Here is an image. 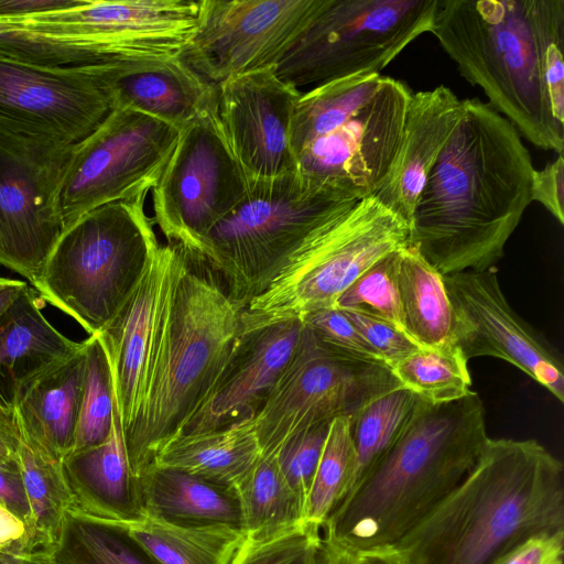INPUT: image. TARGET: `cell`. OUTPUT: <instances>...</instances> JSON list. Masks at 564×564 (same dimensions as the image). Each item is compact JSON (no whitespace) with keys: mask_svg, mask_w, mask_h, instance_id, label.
Listing matches in <instances>:
<instances>
[{"mask_svg":"<svg viewBox=\"0 0 564 564\" xmlns=\"http://www.w3.org/2000/svg\"><path fill=\"white\" fill-rule=\"evenodd\" d=\"M534 170L510 121L478 98L463 99L415 203L408 246L442 275L494 269L532 203Z\"/></svg>","mask_w":564,"mask_h":564,"instance_id":"obj_1","label":"cell"},{"mask_svg":"<svg viewBox=\"0 0 564 564\" xmlns=\"http://www.w3.org/2000/svg\"><path fill=\"white\" fill-rule=\"evenodd\" d=\"M431 33L533 145L564 151V0H438Z\"/></svg>","mask_w":564,"mask_h":564,"instance_id":"obj_2","label":"cell"},{"mask_svg":"<svg viewBox=\"0 0 564 564\" xmlns=\"http://www.w3.org/2000/svg\"><path fill=\"white\" fill-rule=\"evenodd\" d=\"M489 438L477 392L441 404L421 399L322 533L357 554L392 549L460 484Z\"/></svg>","mask_w":564,"mask_h":564,"instance_id":"obj_3","label":"cell"},{"mask_svg":"<svg viewBox=\"0 0 564 564\" xmlns=\"http://www.w3.org/2000/svg\"><path fill=\"white\" fill-rule=\"evenodd\" d=\"M564 530V467L535 440L489 438L460 484L392 549L415 564H495Z\"/></svg>","mask_w":564,"mask_h":564,"instance_id":"obj_4","label":"cell"},{"mask_svg":"<svg viewBox=\"0 0 564 564\" xmlns=\"http://www.w3.org/2000/svg\"><path fill=\"white\" fill-rule=\"evenodd\" d=\"M184 250L145 402L123 434L137 477L197 411L242 329L245 307L227 294L202 256Z\"/></svg>","mask_w":564,"mask_h":564,"instance_id":"obj_5","label":"cell"},{"mask_svg":"<svg viewBox=\"0 0 564 564\" xmlns=\"http://www.w3.org/2000/svg\"><path fill=\"white\" fill-rule=\"evenodd\" d=\"M411 89L359 73L302 93L291 142L296 172L344 198L373 196L399 149Z\"/></svg>","mask_w":564,"mask_h":564,"instance_id":"obj_6","label":"cell"},{"mask_svg":"<svg viewBox=\"0 0 564 564\" xmlns=\"http://www.w3.org/2000/svg\"><path fill=\"white\" fill-rule=\"evenodd\" d=\"M147 195L102 205L76 219L31 283L44 302L89 336L111 323L160 246L144 212Z\"/></svg>","mask_w":564,"mask_h":564,"instance_id":"obj_7","label":"cell"},{"mask_svg":"<svg viewBox=\"0 0 564 564\" xmlns=\"http://www.w3.org/2000/svg\"><path fill=\"white\" fill-rule=\"evenodd\" d=\"M357 202L296 171L250 182L246 199L209 234L203 258L227 294L246 307L312 235Z\"/></svg>","mask_w":564,"mask_h":564,"instance_id":"obj_8","label":"cell"},{"mask_svg":"<svg viewBox=\"0 0 564 564\" xmlns=\"http://www.w3.org/2000/svg\"><path fill=\"white\" fill-rule=\"evenodd\" d=\"M409 224L369 196L335 218L290 258L243 310L247 323L281 321L335 307L368 268L408 246Z\"/></svg>","mask_w":564,"mask_h":564,"instance_id":"obj_9","label":"cell"},{"mask_svg":"<svg viewBox=\"0 0 564 564\" xmlns=\"http://www.w3.org/2000/svg\"><path fill=\"white\" fill-rule=\"evenodd\" d=\"M438 0H329L276 66L300 89L359 73H380L431 33Z\"/></svg>","mask_w":564,"mask_h":564,"instance_id":"obj_10","label":"cell"},{"mask_svg":"<svg viewBox=\"0 0 564 564\" xmlns=\"http://www.w3.org/2000/svg\"><path fill=\"white\" fill-rule=\"evenodd\" d=\"M75 144L0 122V264L30 283L65 230L61 189Z\"/></svg>","mask_w":564,"mask_h":564,"instance_id":"obj_11","label":"cell"},{"mask_svg":"<svg viewBox=\"0 0 564 564\" xmlns=\"http://www.w3.org/2000/svg\"><path fill=\"white\" fill-rule=\"evenodd\" d=\"M400 387L388 366L335 350L304 325L295 352L253 419L260 453L276 455L301 431L351 416Z\"/></svg>","mask_w":564,"mask_h":564,"instance_id":"obj_12","label":"cell"},{"mask_svg":"<svg viewBox=\"0 0 564 564\" xmlns=\"http://www.w3.org/2000/svg\"><path fill=\"white\" fill-rule=\"evenodd\" d=\"M217 108L218 104L180 131L152 188L153 220L167 242L202 257L212 230L250 189L224 134Z\"/></svg>","mask_w":564,"mask_h":564,"instance_id":"obj_13","label":"cell"},{"mask_svg":"<svg viewBox=\"0 0 564 564\" xmlns=\"http://www.w3.org/2000/svg\"><path fill=\"white\" fill-rule=\"evenodd\" d=\"M180 131L139 111L115 108L75 144L61 189L65 228L102 205L149 193Z\"/></svg>","mask_w":564,"mask_h":564,"instance_id":"obj_14","label":"cell"},{"mask_svg":"<svg viewBox=\"0 0 564 564\" xmlns=\"http://www.w3.org/2000/svg\"><path fill=\"white\" fill-rule=\"evenodd\" d=\"M329 0H202L197 28L178 57L218 85L276 67Z\"/></svg>","mask_w":564,"mask_h":564,"instance_id":"obj_15","label":"cell"},{"mask_svg":"<svg viewBox=\"0 0 564 564\" xmlns=\"http://www.w3.org/2000/svg\"><path fill=\"white\" fill-rule=\"evenodd\" d=\"M132 63L46 66L0 55V122L78 143L115 109L113 83Z\"/></svg>","mask_w":564,"mask_h":564,"instance_id":"obj_16","label":"cell"},{"mask_svg":"<svg viewBox=\"0 0 564 564\" xmlns=\"http://www.w3.org/2000/svg\"><path fill=\"white\" fill-rule=\"evenodd\" d=\"M443 278L454 315V345L465 358L506 360L563 403L562 356L512 310L497 272L465 271Z\"/></svg>","mask_w":564,"mask_h":564,"instance_id":"obj_17","label":"cell"},{"mask_svg":"<svg viewBox=\"0 0 564 564\" xmlns=\"http://www.w3.org/2000/svg\"><path fill=\"white\" fill-rule=\"evenodd\" d=\"M185 262L177 243L160 245L132 294L97 334L109 362L123 434L142 410L155 367L172 294Z\"/></svg>","mask_w":564,"mask_h":564,"instance_id":"obj_18","label":"cell"},{"mask_svg":"<svg viewBox=\"0 0 564 564\" xmlns=\"http://www.w3.org/2000/svg\"><path fill=\"white\" fill-rule=\"evenodd\" d=\"M202 0H76L66 9L10 22L99 40L130 62L178 56L194 34Z\"/></svg>","mask_w":564,"mask_h":564,"instance_id":"obj_19","label":"cell"},{"mask_svg":"<svg viewBox=\"0 0 564 564\" xmlns=\"http://www.w3.org/2000/svg\"><path fill=\"white\" fill-rule=\"evenodd\" d=\"M217 90L221 129L249 182L296 171L291 133L302 91L280 78L276 67L229 78Z\"/></svg>","mask_w":564,"mask_h":564,"instance_id":"obj_20","label":"cell"},{"mask_svg":"<svg viewBox=\"0 0 564 564\" xmlns=\"http://www.w3.org/2000/svg\"><path fill=\"white\" fill-rule=\"evenodd\" d=\"M303 329L301 317L242 321L241 333L218 379L177 436L254 419L295 352Z\"/></svg>","mask_w":564,"mask_h":564,"instance_id":"obj_21","label":"cell"},{"mask_svg":"<svg viewBox=\"0 0 564 564\" xmlns=\"http://www.w3.org/2000/svg\"><path fill=\"white\" fill-rule=\"evenodd\" d=\"M463 112V99L444 85L413 93L399 149L373 194L408 224L427 176Z\"/></svg>","mask_w":564,"mask_h":564,"instance_id":"obj_22","label":"cell"},{"mask_svg":"<svg viewBox=\"0 0 564 564\" xmlns=\"http://www.w3.org/2000/svg\"><path fill=\"white\" fill-rule=\"evenodd\" d=\"M87 341L28 381L14 412L22 441L33 451L61 462L72 452L84 393Z\"/></svg>","mask_w":564,"mask_h":564,"instance_id":"obj_23","label":"cell"},{"mask_svg":"<svg viewBox=\"0 0 564 564\" xmlns=\"http://www.w3.org/2000/svg\"><path fill=\"white\" fill-rule=\"evenodd\" d=\"M61 463L75 510L120 524L145 518L139 478L129 465L115 395L107 440L97 446L70 452Z\"/></svg>","mask_w":564,"mask_h":564,"instance_id":"obj_24","label":"cell"},{"mask_svg":"<svg viewBox=\"0 0 564 564\" xmlns=\"http://www.w3.org/2000/svg\"><path fill=\"white\" fill-rule=\"evenodd\" d=\"M112 91L115 108L139 111L178 131L218 104L217 85L178 56L130 64Z\"/></svg>","mask_w":564,"mask_h":564,"instance_id":"obj_25","label":"cell"},{"mask_svg":"<svg viewBox=\"0 0 564 564\" xmlns=\"http://www.w3.org/2000/svg\"><path fill=\"white\" fill-rule=\"evenodd\" d=\"M43 300L28 286L0 314V406L14 410L21 388L58 360L78 350L43 315Z\"/></svg>","mask_w":564,"mask_h":564,"instance_id":"obj_26","label":"cell"},{"mask_svg":"<svg viewBox=\"0 0 564 564\" xmlns=\"http://www.w3.org/2000/svg\"><path fill=\"white\" fill-rule=\"evenodd\" d=\"M138 478L147 514L174 522L226 523L241 530L234 488L155 464Z\"/></svg>","mask_w":564,"mask_h":564,"instance_id":"obj_27","label":"cell"},{"mask_svg":"<svg viewBox=\"0 0 564 564\" xmlns=\"http://www.w3.org/2000/svg\"><path fill=\"white\" fill-rule=\"evenodd\" d=\"M253 419L169 441L152 464L174 468L230 488L260 457Z\"/></svg>","mask_w":564,"mask_h":564,"instance_id":"obj_28","label":"cell"},{"mask_svg":"<svg viewBox=\"0 0 564 564\" xmlns=\"http://www.w3.org/2000/svg\"><path fill=\"white\" fill-rule=\"evenodd\" d=\"M131 538L156 564H230L245 540L226 523H187L147 514L123 524Z\"/></svg>","mask_w":564,"mask_h":564,"instance_id":"obj_29","label":"cell"},{"mask_svg":"<svg viewBox=\"0 0 564 564\" xmlns=\"http://www.w3.org/2000/svg\"><path fill=\"white\" fill-rule=\"evenodd\" d=\"M395 276L408 334L421 347L454 345V315L443 275L415 249L397 252Z\"/></svg>","mask_w":564,"mask_h":564,"instance_id":"obj_30","label":"cell"},{"mask_svg":"<svg viewBox=\"0 0 564 564\" xmlns=\"http://www.w3.org/2000/svg\"><path fill=\"white\" fill-rule=\"evenodd\" d=\"M31 519L18 554L54 550L74 500L62 463L31 449L21 438L18 452Z\"/></svg>","mask_w":564,"mask_h":564,"instance_id":"obj_31","label":"cell"},{"mask_svg":"<svg viewBox=\"0 0 564 564\" xmlns=\"http://www.w3.org/2000/svg\"><path fill=\"white\" fill-rule=\"evenodd\" d=\"M235 491L246 539H271L305 522L303 503L283 477L276 455H260Z\"/></svg>","mask_w":564,"mask_h":564,"instance_id":"obj_32","label":"cell"},{"mask_svg":"<svg viewBox=\"0 0 564 564\" xmlns=\"http://www.w3.org/2000/svg\"><path fill=\"white\" fill-rule=\"evenodd\" d=\"M56 564H156L123 524L88 517L70 508L50 554Z\"/></svg>","mask_w":564,"mask_h":564,"instance_id":"obj_33","label":"cell"},{"mask_svg":"<svg viewBox=\"0 0 564 564\" xmlns=\"http://www.w3.org/2000/svg\"><path fill=\"white\" fill-rule=\"evenodd\" d=\"M0 55L46 66L129 63L97 39L32 30L0 21Z\"/></svg>","mask_w":564,"mask_h":564,"instance_id":"obj_34","label":"cell"},{"mask_svg":"<svg viewBox=\"0 0 564 564\" xmlns=\"http://www.w3.org/2000/svg\"><path fill=\"white\" fill-rule=\"evenodd\" d=\"M357 453L350 417L332 420L322 455L305 501L304 521L323 528L355 484Z\"/></svg>","mask_w":564,"mask_h":564,"instance_id":"obj_35","label":"cell"},{"mask_svg":"<svg viewBox=\"0 0 564 564\" xmlns=\"http://www.w3.org/2000/svg\"><path fill=\"white\" fill-rule=\"evenodd\" d=\"M467 365L456 346L421 347L390 369L403 388L425 402L441 404L473 391Z\"/></svg>","mask_w":564,"mask_h":564,"instance_id":"obj_36","label":"cell"},{"mask_svg":"<svg viewBox=\"0 0 564 564\" xmlns=\"http://www.w3.org/2000/svg\"><path fill=\"white\" fill-rule=\"evenodd\" d=\"M420 400L421 398L414 392L400 387L372 399L349 416L351 437L357 453V474L354 486L392 445Z\"/></svg>","mask_w":564,"mask_h":564,"instance_id":"obj_37","label":"cell"},{"mask_svg":"<svg viewBox=\"0 0 564 564\" xmlns=\"http://www.w3.org/2000/svg\"><path fill=\"white\" fill-rule=\"evenodd\" d=\"M86 341L85 386L72 452L104 443L112 424L113 390L107 355L97 335Z\"/></svg>","mask_w":564,"mask_h":564,"instance_id":"obj_38","label":"cell"},{"mask_svg":"<svg viewBox=\"0 0 564 564\" xmlns=\"http://www.w3.org/2000/svg\"><path fill=\"white\" fill-rule=\"evenodd\" d=\"M398 251L386 256L362 272L340 294L335 307L369 312L392 323L400 330L408 334L395 276Z\"/></svg>","mask_w":564,"mask_h":564,"instance_id":"obj_39","label":"cell"},{"mask_svg":"<svg viewBox=\"0 0 564 564\" xmlns=\"http://www.w3.org/2000/svg\"><path fill=\"white\" fill-rule=\"evenodd\" d=\"M322 528L303 522L271 539H246L230 564H313Z\"/></svg>","mask_w":564,"mask_h":564,"instance_id":"obj_40","label":"cell"},{"mask_svg":"<svg viewBox=\"0 0 564 564\" xmlns=\"http://www.w3.org/2000/svg\"><path fill=\"white\" fill-rule=\"evenodd\" d=\"M330 422H322L301 431L288 440L276 453L279 468L303 507L322 455Z\"/></svg>","mask_w":564,"mask_h":564,"instance_id":"obj_41","label":"cell"},{"mask_svg":"<svg viewBox=\"0 0 564 564\" xmlns=\"http://www.w3.org/2000/svg\"><path fill=\"white\" fill-rule=\"evenodd\" d=\"M301 318L312 334L330 348L358 359L386 365L339 308L317 310Z\"/></svg>","mask_w":564,"mask_h":564,"instance_id":"obj_42","label":"cell"},{"mask_svg":"<svg viewBox=\"0 0 564 564\" xmlns=\"http://www.w3.org/2000/svg\"><path fill=\"white\" fill-rule=\"evenodd\" d=\"M340 311L389 368L421 348L408 334L377 315L355 308Z\"/></svg>","mask_w":564,"mask_h":564,"instance_id":"obj_43","label":"cell"},{"mask_svg":"<svg viewBox=\"0 0 564 564\" xmlns=\"http://www.w3.org/2000/svg\"><path fill=\"white\" fill-rule=\"evenodd\" d=\"M564 530L533 534L500 556L495 564H563Z\"/></svg>","mask_w":564,"mask_h":564,"instance_id":"obj_44","label":"cell"},{"mask_svg":"<svg viewBox=\"0 0 564 564\" xmlns=\"http://www.w3.org/2000/svg\"><path fill=\"white\" fill-rule=\"evenodd\" d=\"M532 202L536 200L564 225V158L563 153L542 170H534L531 187Z\"/></svg>","mask_w":564,"mask_h":564,"instance_id":"obj_45","label":"cell"},{"mask_svg":"<svg viewBox=\"0 0 564 564\" xmlns=\"http://www.w3.org/2000/svg\"><path fill=\"white\" fill-rule=\"evenodd\" d=\"M0 505L14 513L28 527L31 519V510L19 460L0 464Z\"/></svg>","mask_w":564,"mask_h":564,"instance_id":"obj_46","label":"cell"},{"mask_svg":"<svg viewBox=\"0 0 564 564\" xmlns=\"http://www.w3.org/2000/svg\"><path fill=\"white\" fill-rule=\"evenodd\" d=\"M76 0H0V21L13 22L33 14L72 7Z\"/></svg>","mask_w":564,"mask_h":564,"instance_id":"obj_47","label":"cell"},{"mask_svg":"<svg viewBox=\"0 0 564 564\" xmlns=\"http://www.w3.org/2000/svg\"><path fill=\"white\" fill-rule=\"evenodd\" d=\"M21 433L14 410L0 406V464L18 462Z\"/></svg>","mask_w":564,"mask_h":564,"instance_id":"obj_48","label":"cell"},{"mask_svg":"<svg viewBox=\"0 0 564 564\" xmlns=\"http://www.w3.org/2000/svg\"><path fill=\"white\" fill-rule=\"evenodd\" d=\"M25 532V523L0 505V552L18 554Z\"/></svg>","mask_w":564,"mask_h":564,"instance_id":"obj_49","label":"cell"},{"mask_svg":"<svg viewBox=\"0 0 564 564\" xmlns=\"http://www.w3.org/2000/svg\"><path fill=\"white\" fill-rule=\"evenodd\" d=\"M313 564H360V558L322 533Z\"/></svg>","mask_w":564,"mask_h":564,"instance_id":"obj_50","label":"cell"},{"mask_svg":"<svg viewBox=\"0 0 564 564\" xmlns=\"http://www.w3.org/2000/svg\"><path fill=\"white\" fill-rule=\"evenodd\" d=\"M358 555L360 564H415L404 553L394 549L372 551Z\"/></svg>","mask_w":564,"mask_h":564,"instance_id":"obj_51","label":"cell"},{"mask_svg":"<svg viewBox=\"0 0 564 564\" xmlns=\"http://www.w3.org/2000/svg\"><path fill=\"white\" fill-rule=\"evenodd\" d=\"M26 282L0 276V314L28 288Z\"/></svg>","mask_w":564,"mask_h":564,"instance_id":"obj_52","label":"cell"},{"mask_svg":"<svg viewBox=\"0 0 564 564\" xmlns=\"http://www.w3.org/2000/svg\"><path fill=\"white\" fill-rule=\"evenodd\" d=\"M21 555V554H20ZM25 564H56L50 554L35 552L22 555Z\"/></svg>","mask_w":564,"mask_h":564,"instance_id":"obj_53","label":"cell"},{"mask_svg":"<svg viewBox=\"0 0 564 564\" xmlns=\"http://www.w3.org/2000/svg\"><path fill=\"white\" fill-rule=\"evenodd\" d=\"M0 564H25L22 555L12 552H0Z\"/></svg>","mask_w":564,"mask_h":564,"instance_id":"obj_54","label":"cell"}]
</instances>
